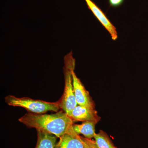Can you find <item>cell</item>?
I'll return each instance as SVG.
<instances>
[{"mask_svg": "<svg viewBox=\"0 0 148 148\" xmlns=\"http://www.w3.org/2000/svg\"><path fill=\"white\" fill-rule=\"evenodd\" d=\"M28 128H35L52 134L59 138L74 124L63 110L52 114L28 112L18 120Z\"/></svg>", "mask_w": 148, "mask_h": 148, "instance_id": "6da1fadb", "label": "cell"}, {"mask_svg": "<svg viewBox=\"0 0 148 148\" xmlns=\"http://www.w3.org/2000/svg\"><path fill=\"white\" fill-rule=\"evenodd\" d=\"M75 61L72 53H69L65 58L64 67L65 84L64 93L58 100L60 108L69 116L74 108L77 105L73 86L72 72L75 70Z\"/></svg>", "mask_w": 148, "mask_h": 148, "instance_id": "7a4b0ae2", "label": "cell"}, {"mask_svg": "<svg viewBox=\"0 0 148 148\" xmlns=\"http://www.w3.org/2000/svg\"><path fill=\"white\" fill-rule=\"evenodd\" d=\"M5 100L8 106L21 107L26 109L28 112L34 114H45L49 111L57 112L61 109L58 101L49 102L28 97L18 98L12 95L6 96Z\"/></svg>", "mask_w": 148, "mask_h": 148, "instance_id": "3957f363", "label": "cell"}, {"mask_svg": "<svg viewBox=\"0 0 148 148\" xmlns=\"http://www.w3.org/2000/svg\"><path fill=\"white\" fill-rule=\"evenodd\" d=\"M73 125L59 138L55 148H86L84 138L75 132Z\"/></svg>", "mask_w": 148, "mask_h": 148, "instance_id": "277c9868", "label": "cell"}, {"mask_svg": "<svg viewBox=\"0 0 148 148\" xmlns=\"http://www.w3.org/2000/svg\"><path fill=\"white\" fill-rule=\"evenodd\" d=\"M69 116L74 123L78 121H93L98 123L101 120L95 108L78 105Z\"/></svg>", "mask_w": 148, "mask_h": 148, "instance_id": "5b68a950", "label": "cell"}, {"mask_svg": "<svg viewBox=\"0 0 148 148\" xmlns=\"http://www.w3.org/2000/svg\"><path fill=\"white\" fill-rule=\"evenodd\" d=\"M72 77L74 94L77 105L95 108L94 101L80 80L77 76L75 70L72 72Z\"/></svg>", "mask_w": 148, "mask_h": 148, "instance_id": "8992f818", "label": "cell"}, {"mask_svg": "<svg viewBox=\"0 0 148 148\" xmlns=\"http://www.w3.org/2000/svg\"><path fill=\"white\" fill-rule=\"evenodd\" d=\"M88 9L111 35L112 39L116 40L118 38L116 28L109 20L103 11L92 0H85Z\"/></svg>", "mask_w": 148, "mask_h": 148, "instance_id": "52a82bcc", "label": "cell"}, {"mask_svg": "<svg viewBox=\"0 0 148 148\" xmlns=\"http://www.w3.org/2000/svg\"><path fill=\"white\" fill-rule=\"evenodd\" d=\"M37 141L35 148H55L57 137L43 130H37Z\"/></svg>", "mask_w": 148, "mask_h": 148, "instance_id": "ba28073f", "label": "cell"}, {"mask_svg": "<svg viewBox=\"0 0 148 148\" xmlns=\"http://www.w3.org/2000/svg\"><path fill=\"white\" fill-rule=\"evenodd\" d=\"M96 122L93 121L83 122L81 124L73 125V127L77 134L83 135L84 138L92 139L94 138L95 134V127Z\"/></svg>", "mask_w": 148, "mask_h": 148, "instance_id": "9c48e42d", "label": "cell"}, {"mask_svg": "<svg viewBox=\"0 0 148 148\" xmlns=\"http://www.w3.org/2000/svg\"><path fill=\"white\" fill-rule=\"evenodd\" d=\"M94 138V141L99 148H117L106 132L103 130H100L98 133H96Z\"/></svg>", "mask_w": 148, "mask_h": 148, "instance_id": "30bf717a", "label": "cell"}, {"mask_svg": "<svg viewBox=\"0 0 148 148\" xmlns=\"http://www.w3.org/2000/svg\"><path fill=\"white\" fill-rule=\"evenodd\" d=\"M125 0H108L110 7L118 8L123 4Z\"/></svg>", "mask_w": 148, "mask_h": 148, "instance_id": "8fae6325", "label": "cell"}, {"mask_svg": "<svg viewBox=\"0 0 148 148\" xmlns=\"http://www.w3.org/2000/svg\"><path fill=\"white\" fill-rule=\"evenodd\" d=\"M86 144V148H99L96 145L95 141L92 139L84 138Z\"/></svg>", "mask_w": 148, "mask_h": 148, "instance_id": "7c38bea8", "label": "cell"}]
</instances>
